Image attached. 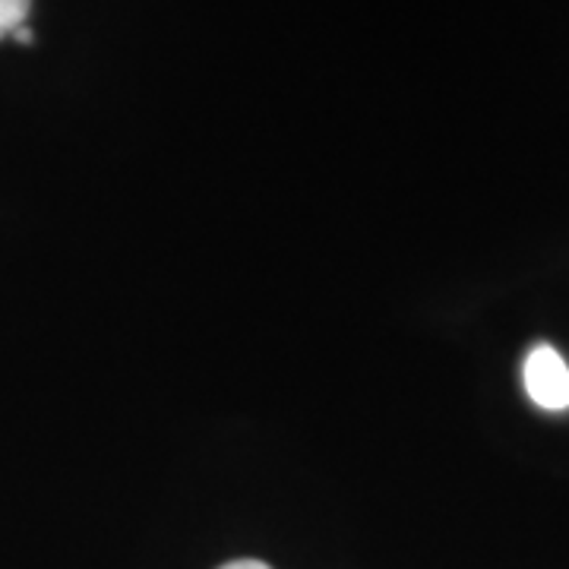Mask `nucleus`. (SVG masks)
Instances as JSON below:
<instances>
[{"mask_svg": "<svg viewBox=\"0 0 569 569\" xmlns=\"http://www.w3.org/2000/svg\"><path fill=\"white\" fill-rule=\"evenodd\" d=\"M522 383L529 399L545 411L569 408V365L553 346H535L522 365Z\"/></svg>", "mask_w": 569, "mask_h": 569, "instance_id": "f257e3e1", "label": "nucleus"}, {"mask_svg": "<svg viewBox=\"0 0 569 569\" xmlns=\"http://www.w3.org/2000/svg\"><path fill=\"white\" fill-rule=\"evenodd\" d=\"M32 0H0V39H10L29 20Z\"/></svg>", "mask_w": 569, "mask_h": 569, "instance_id": "f03ea898", "label": "nucleus"}, {"mask_svg": "<svg viewBox=\"0 0 569 569\" xmlns=\"http://www.w3.org/2000/svg\"><path fill=\"white\" fill-rule=\"evenodd\" d=\"M222 569H269L260 560H231V563H224Z\"/></svg>", "mask_w": 569, "mask_h": 569, "instance_id": "7ed1b4c3", "label": "nucleus"}, {"mask_svg": "<svg viewBox=\"0 0 569 569\" xmlns=\"http://www.w3.org/2000/svg\"><path fill=\"white\" fill-rule=\"evenodd\" d=\"M10 39L20 41V44H32V41H36V36H32V29H29V26H20V29H17Z\"/></svg>", "mask_w": 569, "mask_h": 569, "instance_id": "20e7f679", "label": "nucleus"}]
</instances>
